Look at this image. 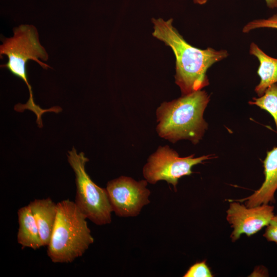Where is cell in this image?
<instances>
[{"mask_svg":"<svg viewBox=\"0 0 277 277\" xmlns=\"http://www.w3.org/2000/svg\"><path fill=\"white\" fill-rule=\"evenodd\" d=\"M152 35L163 42L172 50L175 57V83L182 95L200 90L209 85L207 70L214 63L228 55L225 50L208 47L201 49L187 42L173 26V19L152 18Z\"/></svg>","mask_w":277,"mask_h":277,"instance_id":"6da1fadb","label":"cell"},{"mask_svg":"<svg viewBox=\"0 0 277 277\" xmlns=\"http://www.w3.org/2000/svg\"><path fill=\"white\" fill-rule=\"evenodd\" d=\"M209 101L208 93L200 90L162 103L156 113L159 135L173 143L181 140L198 143L208 128L203 114Z\"/></svg>","mask_w":277,"mask_h":277,"instance_id":"7a4b0ae2","label":"cell"},{"mask_svg":"<svg viewBox=\"0 0 277 277\" xmlns=\"http://www.w3.org/2000/svg\"><path fill=\"white\" fill-rule=\"evenodd\" d=\"M57 215L47 255L55 263H68L81 256L94 242L86 216L74 202L57 203Z\"/></svg>","mask_w":277,"mask_h":277,"instance_id":"3957f363","label":"cell"},{"mask_svg":"<svg viewBox=\"0 0 277 277\" xmlns=\"http://www.w3.org/2000/svg\"><path fill=\"white\" fill-rule=\"evenodd\" d=\"M13 35L2 39L0 55L7 56L8 61L1 67L8 70L13 75L22 80L29 92V98L26 104L34 107L31 86L28 82L27 64L29 61H35L43 69L51 68L48 65L41 61H47L48 55L39 41L36 28L33 25H21L13 28Z\"/></svg>","mask_w":277,"mask_h":277,"instance_id":"277c9868","label":"cell"},{"mask_svg":"<svg viewBox=\"0 0 277 277\" xmlns=\"http://www.w3.org/2000/svg\"><path fill=\"white\" fill-rule=\"evenodd\" d=\"M68 161L75 176V203L80 210L97 225L109 224L113 211L106 188L95 184L86 171L89 159L81 152L77 153L73 147L68 151Z\"/></svg>","mask_w":277,"mask_h":277,"instance_id":"5b68a950","label":"cell"},{"mask_svg":"<svg viewBox=\"0 0 277 277\" xmlns=\"http://www.w3.org/2000/svg\"><path fill=\"white\" fill-rule=\"evenodd\" d=\"M212 155L194 157V154L180 157L176 151L168 146H159L152 154L143 169L145 180L155 184L160 181H165L172 185L174 190L179 180L192 173V168L205 160L211 159Z\"/></svg>","mask_w":277,"mask_h":277,"instance_id":"8992f818","label":"cell"},{"mask_svg":"<svg viewBox=\"0 0 277 277\" xmlns=\"http://www.w3.org/2000/svg\"><path fill=\"white\" fill-rule=\"evenodd\" d=\"M148 182L136 181L131 177L121 176L110 181L106 189L113 211L120 217L137 216L142 208L150 203Z\"/></svg>","mask_w":277,"mask_h":277,"instance_id":"52a82bcc","label":"cell"},{"mask_svg":"<svg viewBox=\"0 0 277 277\" xmlns=\"http://www.w3.org/2000/svg\"><path fill=\"white\" fill-rule=\"evenodd\" d=\"M274 206L268 204L247 207L239 202H232L227 211L226 219L233 228L230 235L232 242L242 234L248 236L267 226L274 215Z\"/></svg>","mask_w":277,"mask_h":277,"instance_id":"ba28073f","label":"cell"},{"mask_svg":"<svg viewBox=\"0 0 277 277\" xmlns=\"http://www.w3.org/2000/svg\"><path fill=\"white\" fill-rule=\"evenodd\" d=\"M265 180L261 186L247 197L238 201H245L246 206L252 207L262 204L274 203L277 190V147L267 152L263 161Z\"/></svg>","mask_w":277,"mask_h":277,"instance_id":"9c48e42d","label":"cell"},{"mask_svg":"<svg viewBox=\"0 0 277 277\" xmlns=\"http://www.w3.org/2000/svg\"><path fill=\"white\" fill-rule=\"evenodd\" d=\"M29 205L38 228L42 246H48L56 220L57 204L47 198L36 199Z\"/></svg>","mask_w":277,"mask_h":277,"instance_id":"30bf717a","label":"cell"},{"mask_svg":"<svg viewBox=\"0 0 277 277\" xmlns=\"http://www.w3.org/2000/svg\"><path fill=\"white\" fill-rule=\"evenodd\" d=\"M249 53L255 56L260 63L257 73L260 82L254 91L258 96H261L270 86L277 84V58L266 54L254 43L250 45Z\"/></svg>","mask_w":277,"mask_h":277,"instance_id":"8fae6325","label":"cell"},{"mask_svg":"<svg viewBox=\"0 0 277 277\" xmlns=\"http://www.w3.org/2000/svg\"><path fill=\"white\" fill-rule=\"evenodd\" d=\"M18 229L17 240L23 247L36 250L43 247L38 228L29 205L17 211Z\"/></svg>","mask_w":277,"mask_h":277,"instance_id":"7c38bea8","label":"cell"},{"mask_svg":"<svg viewBox=\"0 0 277 277\" xmlns=\"http://www.w3.org/2000/svg\"><path fill=\"white\" fill-rule=\"evenodd\" d=\"M249 104L269 113L274 120L277 132V84L270 86L262 96L253 97Z\"/></svg>","mask_w":277,"mask_h":277,"instance_id":"4fadbf2b","label":"cell"},{"mask_svg":"<svg viewBox=\"0 0 277 277\" xmlns=\"http://www.w3.org/2000/svg\"><path fill=\"white\" fill-rule=\"evenodd\" d=\"M261 28L277 29V14H274L266 19H258L251 21L243 27L242 32L248 33L252 30Z\"/></svg>","mask_w":277,"mask_h":277,"instance_id":"5bb4252c","label":"cell"},{"mask_svg":"<svg viewBox=\"0 0 277 277\" xmlns=\"http://www.w3.org/2000/svg\"><path fill=\"white\" fill-rule=\"evenodd\" d=\"M184 277H212L209 268L205 261L192 265L183 275Z\"/></svg>","mask_w":277,"mask_h":277,"instance_id":"9a60e30c","label":"cell"},{"mask_svg":"<svg viewBox=\"0 0 277 277\" xmlns=\"http://www.w3.org/2000/svg\"><path fill=\"white\" fill-rule=\"evenodd\" d=\"M263 236L269 242L277 244V215H274L263 234Z\"/></svg>","mask_w":277,"mask_h":277,"instance_id":"2e32d148","label":"cell"},{"mask_svg":"<svg viewBox=\"0 0 277 277\" xmlns=\"http://www.w3.org/2000/svg\"><path fill=\"white\" fill-rule=\"evenodd\" d=\"M267 6L270 8H277V0H265Z\"/></svg>","mask_w":277,"mask_h":277,"instance_id":"e0dca14e","label":"cell"},{"mask_svg":"<svg viewBox=\"0 0 277 277\" xmlns=\"http://www.w3.org/2000/svg\"><path fill=\"white\" fill-rule=\"evenodd\" d=\"M208 0H193V2L195 4H199L203 5L205 4Z\"/></svg>","mask_w":277,"mask_h":277,"instance_id":"ac0fdd59","label":"cell"}]
</instances>
